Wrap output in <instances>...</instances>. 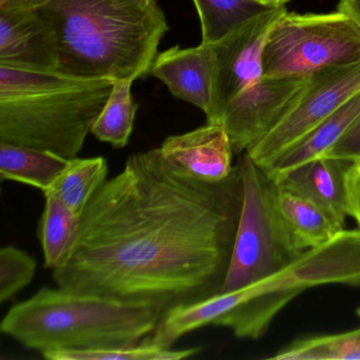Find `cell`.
Instances as JSON below:
<instances>
[{
    "instance_id": "obj_28",
    "label": "cell",
    "mask_w": 360,
    "mask_h": 360,
    "mask_svg": "<svg viewBox=\"0 0 360 360\" xmlns=\"http://www.w3.org/2000/svg\"><path fill=\"white\" fill-rule=\"evenodd\" d=\"M259 1L267 4V5L277 6V7H280V6H285V4L288 3L290 0H259Z\"/></svg>"
},
{
    "instance_id": "obj_19",
    "label": "cell",
    "mask_w": 360,
    "mask_h": 360,
    "mask_svg": "<svg viewBox=\"0 0 360 360\" xmlns=\"http://www.w3.org/2000/svg\"><path fill=\"white\" fill-rule=\"evenodd\" d=\"M201 24V44H214L240 25L277 6L259 0H193ZM281 7V6H280Z\"/></svg>"
},
{
    "instance_id": "obj_12",
    "label": "cell",
    "mask_w": 360,
    "mask_h": 360,
    "mask_svg": "<svg viewBox=\"0 0 360 360\" xmlns=\"http://www.w3.org/2000/svg\"><path fill=\"white\" fill-rule=\"evenodd\" d=\"M149 75L165 84L174 98L195 105L205 113L212 111V77L214 56L212 46L170 48L158 54Z\"/></svg>"
},
{
    "instance_id": "obj_25",
    "label": "cell",
    "mask_w": 360,
    "mask_h": 360,
    "mask_svg": "<svg viewBox=\"0 0 360 360\" xmlns=\"http://www.w3.org/2000/svg\"><path fill=\"white\" fill-rule=\"evenodd\" d=\"M322 157L360 163V113L338 141Z\"/></svg>"
},
{
    "instance_id": "obj_29",
    "label": "cell",
    "mask_w": 360,
    "mask_h": 360,
    "mask_svg": "<svg viewBox=\"0 0 360 360\" xmlns=\"http://www.w3.org/2000/svg\"><path fill=\"white\" fill-rule=\"evenodd\" d=\"M356 313H357V315L360 317V307L359 309H357V311H356Z\"/></svg>"
},
{
    "instance_id": "obj_7",
    "label": "cell",
    "mask_w": 360,
    "mask_h": 360,
    "mask_svg": "<svg viewBox=\"0 0 360 360\" xmlns=\"http://www.w3.org/2000/svg\"><path fill=\"white\" fill-rule=\"evenodd\" d=\"M360 62V25L342 12L288 11L269 31L263 50L264 77H309Z\"/></svg>"
},
{
    "instance_id": "obj_26",
    "label": "cell",
    "mask_w": 360,
    "mask_h": 360,
    "mask_svg": "<svg viewBox=\"0 0 360 360\" xmlns=\"http://www.w3.org/2000/svg\"><path fill=\"white\" fill-rule=\"evenodd\" d=\"M345 199L347 216L360 226V163L349 164L345 172Z\"/></svg>"
},
{
    "instance_id": "obj_8",
    "label": "cell",
    "mask_w": 360,
    "mask_h": 360,
    "mask_svg": "<svg viewBox=\"0 0 360 360\" xmlns=\"http://www.w3.org/2000/svg\"><path fill=\"white\" fill-rule=\"evenodd\" d=\"M360 91V62L323 69L309 75L288 110L269 134L248 151L267 170L281 155Z\"/></svg>"
},
{
    "instance_id": "obj_24",
    "label": "cell",
    "mask_w": 360,
    "mask_h": 360,
    "mask_svg": "<svg viewBox=\"0 0 360 360\" xmlns=\"http://www.w3.org/2000/svg\"><path fill=\"white\" fill-rule=\"evenodd\" d=\"M37 262L26 252L4 246L0 250V302L13 298L32 282Z\"/></svg>"
},
{
    "instance_id": "obj_5",
    "label": "cell",
    "mask_w": 360,
    "mask_h": 360,
    "mask_svg": "<svg viewBox=\"0 0 360 360\" xmlns=\"http://www.w3.org/2000/svg\"><path fill=\"white\" fill-rule=\"evenodd\" d=\"M147 303L125 302L66 288H43L12 307L4 334L43 355L64 349H103L140 345L161 321Z\"/></svg>"
},
{
    "instance_id": "obj_11",
    "label": "cell",
    "mask_w": 360,
    "mask_h": 360,
    "mask_svg": "<svg viewBox=\"0 0 360 360\" xmlns=\"http://www.w3.org/2000/svg\"><path fill=\"white\" fill-rule=\"evenodd\" d=\"M0 66L30 71L60 68L53 26L28 0H0Z\"/></svg>"
},
{
    "instance_id": "obj_18",
    "label": "cell",
    "mask_w": 360,
    "mask_h": 360,
    "mask_svg": "<svg viewBox=\"0 0 360 360\" xmlns=\"http://www.w3.org/2000/svg\"><path fill=\"white\" fill-rule=\"evenodd\" d=\"M108 164L103 157L69 160L68 165L44 195H53L81 216L106 182Z\"/></svg>"
},
{
    "instance_id": "obj_6",
    "label": "cell",
    "mask_w": 360,
    "mask_h": 360,
    "mask_svg": "<svg viewBox=\"0 0 360 360\" xmlns=\"http://www.w3.org/2000/svg\"><path fill=\"white\" fill-rule=\"evenodd\" d=\"M238 163L243 182V205L220 292H233L266 279L304 252L295 245L280 216L274 179L246 153Z\"/></svg>"
},
{
    "instance_id": "obj_13",
    "label": "cell",
    "mask_w": 360,
    "mask_h": 360,
    "mask_svg": "<svg viewBox=\"0 0 360 360\" xmlns=\"http://www.w3.org/2000/svg\"><path fill=\"white\" fill-rule=\"evenodd\" d=\"M159 149L167 161L201 180H224L235 168V153L221 124L206 123L193 131L168 136Z\"/></svg>"
},
{
    "instance_id": "obj_14",
    "label": "cell",
    "mask_w": 360,
    "mask_h": 360,
    "mask_svg": "<svg viewBox=\"0 0 360 360\" xmlns=\"http://www.w3.org/2000/svg\"><path fill=\"white\" fill-rule=\"evenodd\" d=\"M349 164L342 160L320 157L292 168L274 181L281 188L311 200L345 227L347 217L345 172Z\"/></svg>"
},
{
    "instance_id": "obj_22",
    "label": "cell",
    "mask_w": 360,
    "mask_h": 360,
    "mask_svg": "<svg viewBox=\"0 0 360 360\" xmlns=\"http://www.w3.org/2000/svg\"><path fill=\"white\" fill-rule=\"evenodd\" d=\"M271 360H360V328L295 341Z\"/></svg>"
},
{
    "instance_id": "obj_10",
    "label": "cell",
    "mask_w": 360,
    "mask_h": 360,
    "mask_svg": "<svg viewBox=\"0 0 360 360\" xmlns=\"http://www.w3.org/2000/svg\"><path fill=\"white\" fill-rule=\"evenodd\" d=\"M309 77H264L225 106L219 124L235 155L248 153L288 110Z\"/></svg>"
},
{
    "instance_id": "obj_9",
    "label": "cell",
    "mask_w": 360,
    "mask_h": 360,
    "mask_svg": "<svg viewBox=\"0 0 360 360\" xmlns=\"http://www.w3.org/2000/svg\"><path fill=\"white\" fill-rule=\"evenodd\" d=\"M285 12V6L274 8L240 25L220 41L208 44L214 56V77L212 111L207 123L219 124L225 106L263 77L262 56L267 37Z\"/></svg>"
},
{
    "instance_id": "obj_3",
    "label": "cell",
    "mask_w": 360,
    "mask_h": 360,
    "mask_svg": "<svg viewBox=\"0 0 360 360\" xmlns=\"http://www.w3.org/2000/svg\"><path fill=\"white\" fill-rule=\"evenodd\" d=\"M328 284L360 285V229H343L252 285L170 309L162 317L153 339L169 349L181 337L208 324L231 328L238 338L258 339L301 292Z\"/></svg>"
},
{
    "instance_id": "obj_17",
    "label": "cell",
    "mask_w": 360,
    "mask_h": 360,
    "mask_svg": "<svg viewBox=\"0 0 360 360\" xmlns=\"http://www.w3.org/2000/svg\"><path fill=\"white\" fill-rule=\"evenodd\" d=\"M69 160L29 147L0 142V178L47 191L68 165Z\"/></svg>"
},
{
    "instance_id": "obj_1",
    "label": "cell",
    "mask_w": 360,
    "mask_h": 360,
    "mask_svg": "<svg viewBox=\"0 0 360 360\" xmlns=\"http://www.w3.org/2000/svg\"><path fill=\"white\" fill-rule=\"evenodd\" d=\"M243 205L239 163L224 180L193 178L159 148L134 153L81 214L77 237L52 269L60 288L165 315L219 294Z\"/></svg>"
},
{
    "instance_id": "obj_2",
    "label": "cell",
    "mask_w": 360,
    "mask_h": 360,
    "mask_svg": "<svg viewBox=\"0 0 360 360\" xmlns=\"http://www.w3.org/2000/svg\"><path fill=\"white\" fill-rule=\"evenodd\" d=\"M51 22L58 71L136 81L149 75L167 20L158 0H28Z\"/></svg>"
},
{
    "instance_id": "obj_4",
    "label": "cell",
    "mask_w": 360,
    "mask_h": 360,
    "mask_svg": "<svg viewBox=\"0 0 360 360\" xmlns=\"http://www.w3.org/2000/svg\"><path fill=\"white\" fill-rule=\"evenodd\" d=\"M113 84L0 66V142L77 158Z\"/></svg>"
},
{
    "instance_id": "obj_23",
    "label": "cell",
    "mask_w": 360,
    "mask_h": 360,
    "mask_svg": "<svg viewBox=\"0 0 360 360\" xmlns=\"http://www.w3.org/2000/svg\"><path fill=\"white\" fill-rule=\"evenodd\" d=\"M201 347L172 349H164L142 341L129 347L103 349H64L43 355L48 360H178L193 357Z\"/></svg>"
},
{
    "instance_id": "obj_16",
    "label": "cell",
    "mask_w": 360,
    "mask_h": 360,
    "mask_svg": "<svg viewBox=\"0 0 360 360\" xmlns=\"http://www.w3.org/2000/svg\"><path fill=\"white\" fill-rule=\"evenodd\" d=\"M359 113L360 91H358L340 108L337 109L328 119L316 126L304 138L281 155L266 170L267 174L275 179L301 164L322 157L340 139Z\"/></svg>"
},
{
    "instance_id": "obj_27",
    "label": "cell",
    "mask_w": 360,
    "mask_h": 360,
    "mask_svg": "<svg viewBox=\"0 0 360 360\" xmlns=\"http://www.w3.org/2000/svg\"><path fill=\"white\" fill-rule=\"evenodd\" d=\"M337 9L360 25V0H340Z\"/></svg>"
},
{
    "instance_id": "obj_20",
    "label": "cell",
    "mask_w": 360,
    "mask_h": 360,
    "mask_svg": "<svg viewBox=\"0 0 360 360\" xmlns=\"http://www.w3.org/2000/svg\"><path fill=\"white\" fill-rule=\"evenodd\" d=\"M44 195L46 204L39 224V239L45 266L52 269L63 260L72 246L81 216L53 195Z\"/></svg>"
},
{
    "instance_id": "obj_21",
    "label": "cell",
    "mask_w": 360,
    "mask_h": 360,
    "mask_svg": "<svg viewBox=\"0 0 360 360\" xmlns=\"http://www.w3.org/2000/svg\"><path fill=\"white\" fill-rule=\"evenodd\" d=\"M134 81H115L102 112L91 127V134L101 142L123 148L134 130L138 104L131 94Z\"/></svg>"
},
{
    "instance_id": "obj_15",
    "label": "cell",
    "mask_w": 360,
    "mask_h": 360,
    "mask_svg": "<svg viewBox=\"0 0 360 360\" xmlns=\"http://www.w3.org/2000/svg\"><path fill=\"white\" fill-rule=\"evenodd\" d=\"M276 203L292 242L301 252L330 241L345 229L311 200L278 185Z\"/></svg>"
}]
</instances>
